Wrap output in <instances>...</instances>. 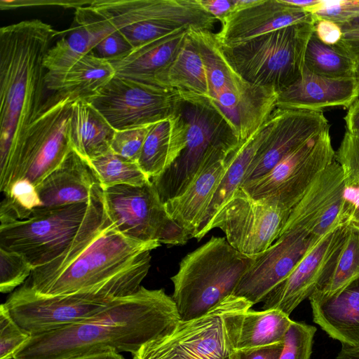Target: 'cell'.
<instances>
[{
    "label": "cell",
    "instance_id": "cell-1",
    "mask_svg": "<svg viewBox=\"0 0 359 359\" xmlns=\"http://www.w3.org/2000/svg\"><path fill=\"white\" fill-rule=\"evenodd\" d=\"M179 320L175 303L163 289L141 286L91 318L32 336L13 359H69L109 350L133 355Z\"/></svg>",
    "mask_w": 359,
    "mask_h": 359
},
{
    "label": "cell",
    "instance_id": "cell-2",
    "mask_svg": "<svg viewBox=\"0 0 359 359\" xmlns=\"http://www.w3.org/2000/svg\"><path fill=\"white\" fill-rule=\"evenodd\" d=\"M56 35L39 19L0 29V168L40 113L44 58Z\"/></svg>",
    "mask_w": 359,
    "mask_h": 359
},
{
    "label": "cell",
    "instance_id": "cell-3",
    "mask_svg": "<svg viewBox=\"0 0 359 359\" xmlns=\"http://www.w3.org/2000/svg\"><path fill=\"white\" fill-rule=\"evenodd\" d=\"M158 241L142 242L121 233L107 219L76 251L33 269L23 284L48 296L91 290L135 278H144L151 250Z\"/></svg>",
    "mask_w": 359,
    "mask_h": 359
},
{
    "label": "cell",
    "instance_id": "cell-4",
    "mask_svg": "<svg viewBox=\"0 0 359 359\" xmlns=\"http://www.w3.org/2000/svg\"><path fill=\"white\" fill-rule=\"evenodd\" d=\"M99 185L88 203L35 208L22 220L2 222L0 248L24 257L34 269L76 249L107 219Z\"/></svg>",
    "mask_w": 359,
    "mask_h": 359
},
{
    "label": "cell",
    "instance_id": "cell-5",
    "mask_svg": "<svg viewBox=\"0 0 359 359\" xmlns=\"http://www.w3.org/2000/svg\"><path fill=\"white\" fill-rule=\"evenodd\" d=\"M252 258L234 249L225 237L212 236L182 258L170 278L180 320L199 317L233 294Z\"/></svg>",
    "mask_w": 359,
    "mask_h": 359
},
{
    "label": "cell",
    "instance_id": "cell-6",
    "mask_svg": "<svg viewBox=\"0 0 359 359\" xmlns=\"http://www.w3.org/2000/svg\"><path fill=\"white\" fill-rule=\"evenodd\" d=\"M252 306L231 294L205 314L179 320L142 346L133 359H226L237 353L243 317Z\"/></svg>",
    "mask_w": 359,
    "mask_h": 359
},
{
    "label": "cell",
    "instance_id": "cell-7",
    "mask_svg": "<svg viewBox=\"0 0 359 359\" xmlns=\"http://www.w3.org/2000/svg\"><path fill=\"white\" fill-rule=\"evenodd\" d=\"M75 101L69 95L54 93L43 102L39 114L0 168L1 192L6 194L20 180H27L36 187L73 150L69 122Z\"/></svg>",
    "mask_w": 359,
    "mask_h": 359
},
{
    "label": "cell",
    "instance_id": "cell-8",
    "mask_svg": "<svg viewBox=\"0 0 359 359\" xmlns=\"http://www.w3.org/2000/svg\"><path fill=\"white\" fill-rule=\"evenodd\" d=\"M180 95L177 110L187 127L185 147L168 169L150 180L163 203L188 187L212 152L230 151L243 142L209 99Z\"/></svg>",
    "mask_w": 359,
    "mask_h": 359
},
{
    "label": "cell",
    "instance_id": "cell-9",
    "mask_svg": "<svg viewBox=\"0 0 359 359\" xmlns=\"http://www.w3.org/2000/svg\"><path fill=\"white\" fill-rule=\"evenodd\" d=\"M313 31L314 24H297L233 47L219 46L244 81L278 93L301 76L306 46Z\"/></svg>",
    "mask_w": 359,
    "mask_h": 359
},
{
    "label": "cell",
    "instance_id": "cell-10",
    "mask_svg": "<svg viewBox=\"0 0 359 359\" xmlns=\"http://www.w3.org/2000/svg\"><path fill=\"white\" fill-rule=\"evenodd\" d=\"M141 280L120 281L91 290L48 296L22 285L4 302L15 323L32 336L91 318L117 297L132 294Z\"/></svg>",
    "mask_w": 359,
    "mask_h": 359
},
{
    "label": "cell",
    "instance_id": "cell-11",
    "mask_svg": "<svg viewBox=\"0 0 359 359\" xmlns=\"http://www.w3.org/2000/svg\"><path fill=\"white\" fill-rule=\"evenodd\" d=\"M90 6L134 49L182 28L211 31L217 21L196 0H95Z\"/></svg>",
    "mask_w": 359,
    "mask_h": 359
},
{
    "label": "cell",
    "instance_id": "cell-12",
    "mask_svg": "<svg viewBox=\"0 0 359 359\" xmlns=\"http://www.w3.org/2000/svg\"><path fill=\"white\" fill-rule=\"evenodd\" d=\"M102 191L107 218L125 236L168 245H184L190 238L169 215L151 180L142 186L121 184Z\"/></svg>",
    "mask_w": 359,
    "mask_h": 359
},
{
    "label": "cell",
    "instance_id": "cell-13",
    "mask_svg": "<svg viewBox=\"0 0 359 359\" xmlns=\"http://www.w3.org/2000/svg\"><path fill=\"white\" fill-rule=\"evenodd\" d=\"M330 127L289 153L266 174L241 188L255 198L276 202L291 211L335 159Z\"/></svg>",
    "mask_w": 359,
    "mask_h": 359
},
{
    "label": "cell",
    "instance_id": "cell-14",
    "mask_svg": "<svg viewBox=\"0 0 359 359\" xmlns=\"http://www.w3.org/2000/svg\"><path fill=\"white\" fill-rule=\"evenodd\" d=\"M290 212L276 202L255 198L240 187L214 217L206 234L218 228L234 249L254 258L279 238Z\"/></svg>",
    "mask_w": 359,
    "mask_h": 359
},
{
    "label": "cell",
    "instance_id": "cell-15",
    "mask_svg": "<svg viewBox=\"0 0 359 359\" xmlns=\"http://www.w3.org/2000/svg\"><path fill=\"white\" fill-rule=\"evenodd\" d=\"M178 93L114 76L86 100L116 130L155 123L174 115Z\"/></svg>",
    "mask_w": 359,
    "mask_h": 359
},
{
    "label": "cell",
    "instance_id": "cell-16",
    "mask_svg": "<svg viewBox=\"0 0 359 359\" xmlns=\"http://www.w3.org/2000/svg\"><path fill=\"white\" fill-rule=\"evenodd\" d=\"M349 231L337 226L310 248L290 274L266 297L262 309L291 313L316 290L333 268Z\"/></svg>",
    "mask_w": 359,
    "mask_h": 359
},
{
    "label": "cell",
    "instance_id": "cell-17",
    "mask_svg": "<svg viewBox=\"0 0 359 359\" xmlns=\"http://www.w3.org/2000/svg\"><path fill=\"white\" fill-rule=\"evenodd\" d=\"M309 233L292 231L281 234L264 252L252 258L233 294L252 305L263 302L283 282L308 252L317 245Z\"/></svg>",
    "mask_w": 359,
    "mask_h": 359
},
{
    "label": "cell",
    "instance_id": "cell-18",
    "mask_svg": "<svg viewBox=\"0 0 359 359\" xmlns=\"http://www.w3.org/2000/svg\"><path fill=\"white\" fill-rule=\"evenodd\" d=\"M344 188L343 171L334 159L292 209L280 235L292 231H306L318 243L334 228L345 224L342 215Z\"/></svg>",
    "mask_w": 359,
    "mask_h": 359
},
{
    "label": "cell",
    "instance_id": "cell-19",
    "mask_svg": "<svg viewBox=\"0 0 359 359\" xmlns=\"http://www.w3.org/2000/svg\"><path fill=\"white\" fill-rule=\"evenodd\" d=\"M272 130L258 150L243 186L271 170L289 153L330 126L323 111L276 108Z\"/></svg>",
    "mask_w": 359,
    "mask_h": 359
},
{
    "label": "cell",
    "instance_id": "cell-20",
    "mask_svg": "<svg viewBox=\"0 0 359 359\" xmlns=\"http://www.w3.org/2000/svg\"><path fill=\"white\" fill-rule=\"evenodd\" d=\"M316 16L284 0H252L234 8L215 34L221 47H233L265 34L302 23L314 24Z\"/></svg>",
    "mask_w": 359,
    "mask_h": 359
},
{
    "label": "cell",
    "instance_id": "cell-21",
    "mask_svg": "<svg viewBox=\"0 0 359 359\" xmlns=\"http://www.w3.org/2000/svg\"><path fill=\"white\" fill-rule=\"evenodd\" d=\"M234 150L212 152L188 187L164 203L169 215L190 238H194Z\"/></svg>",
    "mask_w": 359,
    "mask_h": 359
},
{
    "label": "cell",
    "instance_id": "cell-22",
    "mask_svg": "<svg viewBox=\"0 0 359 359\" xmlns=\"http://www.w3.org/2000/svg\"><path fill=\"white\" fill-rule=\"evenodd\" d=\"M115 29L90 5L76 8L72 27L50 47L43 62L45 77L62 74Z\"/></svg>",
    "mask_w": 359,
    "mask_h": 359
},
{
    "label": "cell",
    "instance_id": "cell-23",
    "mask_svg": "<svg viewBox=\"0 0 359 359\" xmlns=\"http://www.w3.org/2000/svg\"><path fill=\"white\" fill-rule=\"evenodd\" d=\"M358 97L359 82L355 78H328L304 67L297 81L278 93L276 108L316 111L336 107L349 108Z\"/></svg>",
    "mask_w": 359,
    "mask_h": 359
},
{
    "label": "cell",
    "instance_id": "cell-24",
    "mask_svg": "<svg viewBox=\"0 0 359 359\" xmlns=\"http://www.w3.org/2000/svg\"><path fill=\"white\" fill-rule=\"evenodd\" d=\"M100 183L88 163L72 150L36 190L42 207L88 203Z\"/></svg>",
    "mask_w": 359,
    "mask_h": 359
},
{
    "label": "cell",
    "instance_id": "cell-25",
    "mask_svg": "<svg viewBox=\"0 0 359 359\" xmlns=\"http://www.w3.org/2000/svg\"><path fill=\"white\" fill-rule=\"evenodd\" d=\"M313 320L345 346H359V278L330 297H309Z\"/></svg>",
    "mask_w": 359,
    "mask_h": 359
},
{
    "label": "cell",
    "instance_id": "cell-26",
    "mask_svg": "<svg viewBox=\"0 0 359 359\" xmlns=\"http://www.w3.org/2000/svg\"><path fill=\"white\" fill-rule=\"evenodd\" d=\"M187 34V29H178L134 49L121 60L110 62L115 75L159 87L161 78L175 59Z\"/></svg>",
    "mask_w": 359,
    "mask_h": 359
},
{
    "label": "cell",
    "instance_id": "cell-27",
    "mask_svg": "<svg viewBox=\"0 0 359 359\" xmlns=\"http://www.w3.org/2000/svg\"><path fill=\"white\" fill-rule=\"evenodd\" d=\"M187 127L177 111L151 125L144 140L137 163L149 180L161 175L185 147Z\"/></svg>",
    "mask_w": 359,
    "mask_h": 359
},
{
    "label": "cell",
    "instance_id": "cell-28",
    "mask_svg": "<svg viewBox=\"0 0 359 359\" xmlns=\"http://www.w3.org/2000/svg\"><path fill=\"white\" fill-rule=\"evenodd\" d=\"M275 119L273 111L268 120L232 152L226 172L215 191L195 238L201 240L206 235V230L214 217L234 191L241 187L251 163L271 132Z\"/></svg>",
    "mask_w": 359,
    "mask_h": 359
},
{
    "label": "cell",
    "instance_id": "cell-29",
    "mask_svg": "<svg viewBox=\"0 0 359 359\" xmlns=\"http://www.w3.org/2000/svg\"><path fill=\"white\" fill-rule=\"evenodd\" d=\"M278 93L249 83L226 105L217 109L242 142L257 130L276 108Z\"/></svg>",
    "mask_w": 359,
    "mask_h": 359
},
{
    "label": "cell",
    "instance_id": "cell-30",
    "mask_svg": "<svg viewBox=\"0 0 359 359\" xmlns=\"http://www.w3.org/2000/svg\"><path fill=\"white\" fill-rule=\"evenodd\" d=\"M116 130L88 100H76L72 107L69 137L72 147L87 162L111 150Z\"/></svg>",
    "mask_w": 359,
    "mask_h": 359
},
{
    "label": "cell",
    "instance_id": "cell-31",
    "mask_svg": "<svg viewBox=\"0 0 359 359\" xmlns=\"http://www.w3.org/2000/svg\"><path fill=\"white\" fill-rule=\"evenodd\" d=\"M115 76L111 64L89 53L62 74L45 77L46 88L69 95L75 100H88Z\"/></svg>",
    "mask_w": 359,
    "mask_h": 359
},
{
    "label": "cell",
    "instance_id": "cell-32",
    "mask_svg": "<svg viewBox=\"0 0 359 359\" xmlns=\"http://www.w3.org/2000/svg\"><path fill=\"white\" fill-rule=\"evenodd\" d=\"M158 86L181 95L210 99V86L205 65L188 34L175 59L161 78Z\"/></svg>",
    "mask_w": 359,
    "mask_h": 359
},
{
    "label": "cell",
    "instance_id": "cell-33",
    "mask_svg": "<svg viewBox=\"0 0 359 359\" xmlns=\"http://www.w3.org/2000/svg\"><path fill=\"white\" fill-rule=\"evenodd\" d=\"M188 34L203 58L209 82L210 97L224 88L241 93L248 82L231 67L217 41L215 34L206 29H189Z\"/></svg>",
    "mask_w": 359,
    "mask_h": 359
},
{
    "label": "cell",
    "instance_id": "cell-34",
    "mask_svg": "<svg viewBox=\"0 0 359 359\" xmlns=\"http://www.w3.org/2000/svg\"><path fill=\"white\" fill-rule=\"evenodd\" d=\"M292 321L289 316L278 309H250L243 317L237 353L283 341Z\"/></svg>",
    "mask_w": 359,
    "mask_h": 359
},
{
    "label": "cell",
    "instance_id": "cell-35",
    "mask_svg": "<svg viewBox=\"0 0 359 359\" xmlns=\"http://www.w3.org/2000/svg\"><path fill=\"white\" fill-rule=\"evenodd\" d=\"M357 57L339 43L329 45L311 34L304 55V67L313 74L332 79L354 78Z\"/></svg>",
    "mask_w": 359,
    "mask_h": 359
},
{
    "label": "cell",
    "instance_id": "cell-36",
    "mask_svg": "<svg viewBox=\"0 0 359 359\" xmlns=\"http://www.w3.org/2000/svg\"><path fill=\"white\" fill-rule=\"evenodd\" d=\"M359 278V230L349 231L337 261L323 282L313 292L330 297Z\"/></svg>",
    "mask_w": 359,
    "mask_h": 359
},
{
    "label": "cell",
    "instance_id": "cell-37",
    "mask_svg": "<svg viewBox=\"0 0 359 359\" xmlns=\"http://www.w3.org/2000/svg\"><path fill=\"white\" fill-rule=\"evenodd\" d=\"M88 163L102 189L121 184L142 186L150 181L137 162L111 151Z\"/></svg>",
    "mask_w": 359,
    "mask_h": 359
},
{
    "label": "cell",
    "instance_id": "cell-38",
    "mask_svg": "<svg viewBox=\"0 0 359 359\" xmlns=\"http://www.w3.org/2000/svg\"><path fill=\"white\" fill-rule=\"evenodd\" d=\"M4 195L0 207L1 223L26 219L41 206L36 187L27 180L16 182Z\"/></svg>",
    "mask_w": 359,
    "mask_h": 359
},
{
    "label": "cell",
    "instance_id": "cell-39",
    "mask_svg": "<svg viewBox=\"0 0 359 359\" xmlns=\"http://www.w3.org/2000/svg\"><path fill=\"white\" fill-rule=\"evenodd\" d=\"M33 269L20 254L0 248V292L9 293L23 285Z\"/></svg>",
    "mask_w": 359,
    "mask_h": 359
},
{
    "label": "cell",
    "instance_id": "cell-40",
    "mask_svg": "<svg viewBox=\"0 0 359 359\" xmlns=\"http://www.w3.org/2000/svg\"><path fill=\"white\" fill-rule=\"evenodd\" d=\"M316 332V327L293 320L285 335L279 359H310Z\"/></svg>",
    "mask_w": 359,
    "mask_h": 359
},
{
    "label": "cell",
    "instance_id": "cell-41",
    "mask_svg": "<svg viewBox=\"0 0 359 359\" xmlns=\"http://www.w3.org/2000/svg\"><path fill=\"white\" fill-rule=\"evenodd\" d=\"M32 337L11 317L4 303L0 306V359H13Z\"/></svg>",
    "mask_w": 359,
    "mask_h": 359
},
{
    "label": "cell",
    "instance_id": "cell-42",
    "mask_svg": "<svg viewBox=\"0 0 359 359\" xmlns=\"http://www.w3.org/2000/svg\"><path fill=\"white\" fill-rule=\"evenodd\" d=\"M335 161L341 168L345 184L359 183V133L346 131Z\"/></svg>",
    "mask_w": 359,
    "mask_h": 359
},
{
    "label": "cell",
    "instance_id": "cell-43",
    "mask_svg": "<svg viewBox=\"0 0 359 359\" xmlns=\"http://www.w3.org/2000/svg\"><path fill=\"white\" fill-rule=\"evenodd\" d=\"M306 11L340 26L359 17V0H319Z\"/></svg>",
    "mask_w": 359,
    "mask_h": 359
},
{
    "label": "cell",
    "instance_id": "cell-44",
    "mask_svg": "<svg viewBox=\"0 0 359 359\" xmlns=\"http://www.w3.org/2000/svg\"><path fill=\"white\" fill-rule=\"evenodd\" d=\"M151 125L116 130L111 145V151L123 158L137 162L144 140Z\"/></svg>",
    "mask_w": 359,
    "mask_h": 359
},
{
    "label": "cell",
    "instance_id": "cell-45",
    "mask_svg": "<svg viewBox=\"0 0 359 359\" xmlns=\"http://www.w3.org/2000/svg\"><path fill=\"white\" fill-rule=\"evenodd\" d=\"M133 50L134 48L126 38L115 29L93 48L90 54L112 62L123 59Z\"/></svg>",
    "mask_w": 359,
    "mask_h": 359
},
{
    "label": "cell",
    "instance_id": "cell-46",
    "mask_svg": "<svg viewBox=\"0 0 359 359\" xmlns=\"http://www.w3.org/2000/svg\"><path fill=\"white\" fill-rule=\"evenodd\" d=\"M342 215L345 224L359 230V183L345 184Z\"/></svg>",
    "mask_w": 359,
    "mask_h": 359
},
{
    "label": "cell",
    "instance_id": "cell-47",
    "mask_svg": "<svg viewBox=\"0 0 359 359\" xmlns=\"http://www.w3.org/2000/svg\"><path fill=\"white\" fill-rule=\"evenodd\" d=\"M314 33L323 43L329 45H336L342 39V31L340 27L330 20L316 19L314 23Z\"/></svg>",
    "mask_w": 359,
    "mask_h": 359
},
{
    "label": "cell",
    "instance_id": "cell-48",
    "mask_svg": "<svg viewBox=\"0 0 359 359\" xmlns=\"http://www.w3.org/2000/svg\"><path fill=\"white\" fill-rule=\"evenodd\" d=\"M199 6L217 20L222 22L234 8V0H196Z\"/></svg>",
    "mask_w": 359,
    "mask_h": 359
},
{
    "label": "cell",
    "instance_id": "cell-49",
    "mask_svg": "<svg viewBox=\"0 0 359 359\" xmlns=\"http://www.w3.org/2000/svg\"><path fill=\"white\" fill-rule=\"evenodd\" d=\"M283 341L246 351L238 352L239 359H279Z\"/></svg>",
    "mask_w": 359,
    "mask_h": 359
},
{
    "label": "cell",
    "instance_id": "cell-50",
    "mask_svg": "<svg viewBox=\"0 0 359 359\" xmlns=\"http://www.w3.org/2000/svg\"><path fill=\"white\" fill-rule=\"evenodd\" d=\"M339 43L355 57L359 56V29L342 32Z\"/></svg>",
    "mask_w": 359,
    "mask_h": 359
},
{
    "label": "cell",
    "instance_id": "cell-51",
    "mask_svg": "<svg viewBox=\"0 0 359 359\" xmlns=\"http://www.w3.org/2000/svg\"><path fill=\"white\" fill-rule=\"evenodd\" d=\"M344 121L347 131L359 133V99L349 107Z\"/></svg>",
    "mask_w": 359,
    "mask_h": 359
},
{
    "label": "cell",
    "instance_id": "cell-52",
    "mask_svg": "<svg viewBox=\"0 0 359 359\" xmlns=\"http://www.w3.org/2000/svg\"><path fill=\"white\" fill-rule=\"evenodd\" d=\"M69 359H127L120 353L116 351H104L96 352L93 353H89L82 355Z\"/></svg>",
    "mask_w": 359,
    "mask_h": 359
},
{
    "label": "cell",
    "instance_id": "cell-53",
    "mask_svg": "<svg viewBox=\"0 0 359 359\" xmlns=\"http://www.w3.org/2000/svg\"><path fill=\"white\" fill-rule=\"evenodd\" d=\"M335 359H359V346H342Z\"/></svg>",
    "mask_w": 359,
    "mask_h": 359
},
{
    "label": "cell",
    "instance_id": "cell-54",
    "mask_svg": "<svg viewBox=\"0 0 359 359\" xmlns=\"http://www.w3.org/2000/svg\"><path fill=\"white\" fill-rule=\"evenodd\" d=\"M284 1L292 6L302 8L306 11L311 6L317 4L319 0H306V1H294V0H284Z\"/></svg>",
    "mask_w": 359,
    "mask_h": 359
},
{
    "label": "cell",
    "instance_id": "cell-55",
    "mask_svg": "<svg viewBox=\"0 0 359 359\" xmlns=\"http://www.w3.org/2000/svg\"><path fill=\"white\" fill-rule=\"evenodd\" d=\"M354 78L359 82V56L357 57Z\"/></svg>",
    "mask_w": 359,
    "mask_h": 359
},
{
    "label": "cell",
    "instance_id": "cell-56",
    "mask_svg": "<svg viewBox=\"0 0 359 359\" xmlns=\"http://www.w3.org/2000/svg\"><path fill=\"white\" fill-rule=\"evenodd\" d=\"M226 359H239L238 354V353H236L234 355H231V357H229Z\"/></svg>",
    "mask_w": 359,
    "mask_h": 359
}]
</instances>
